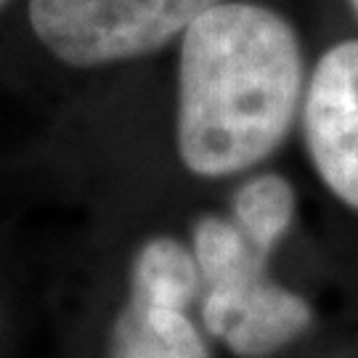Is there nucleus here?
Segmentation results:
<instances>
[{"mask_svg": "<svg viewBox=\"0 0 358 358\" xmlns=\"http://www.w3.org/2000/svg\"><path fill=\"white\" fill-rule=\"evenodd\" d=\"M303 99V53L289 22L255 3H217L183 32L178 152L205 178L263 162Z\"/></svg>", "mask_w": 358, "mask_h": 358, "instance_id": "1", "label": "nucleus"}, {"mask_svg": "<svg viewBox=\"0 0 358 358\" xmlns=\"http://www.w3.org/2000/svg\"><path fill=\"white\" fill-rule=\"evenodd\" d=\"M271 252L236 223L202 217L194 229V260L205 284L202 321L242 358H266L289 345L313 321L300 294L266 276Z\"/></svg>", "mask_w": 358, "mask_h": 358, "instance_id": "2", "label": "nucleus"}, {"mask_svg": "<svg viewBox=\"0 0 358 358\" xmlns=\"http://www.w3.org/2000/svg\"><path fill=\"white\" fill-rule=\"evenodd\" d=\"M217 3L223 0H29V24L56 59L103 66L162 48Z\"/></svg>", "mask_w": 358, "mask_h": 358, "instance_id": "3", "label": "nucleus"}, {"mask_svg": "<svg viewBox=\"0 0 358 358\" xmlns=\"http://www.w3.org/2000/svg\"><path fill=\"white\" fill-rule=\"evenodd\" d=\"M199 289L194 252L176 239L141 247L130 276V303L115 327L112 358H210L186 308Z\"/></svg>", "mask_w": 358, "mask_h": 358, "instance_id": "4", "label": "nucleus"}, {"mask_svg": "<svg viewBox=\"0 0 358 358\" xmlns=\"http://www.w3.org/2000/svg\"><path fill=\"white\" fill-rule=\"evenodd\" d=\"M303 122L319 178L358 213V40L337 43L319 59Z\"/></svg>", "mask_w": 358, "mask_h": 358, "instance_id": "5", "label": "nucleus"}, {"mask_svg": "<svg viewBox=\"0 0 358 358\" xmlns=\"http://www.w3.org/2000/svg\"><path fill=\"white\" fill-rule=\"evenodd\" d=\"M294 189L282 176H257L247 180L234 196V223L263 250L273 247L287 236L294 220Z\"/></svg>", "mask_w": 358, "mask_h": 358, "instance_id": "6", "label": "nucleus"}, {"mask_svg": "<svg viewBox=\"0 0 358 358\" xmlns=\"http://www.w3.org/2000/svg\"><path fill=\"white\" fill-rule=\"evenodd\" d=\"M350 6H353V11L358 13V0H350Z\"/></svg>", "mask_w": 358, "mask_h": 358, "instance_id": "7", "label": "nucleus"}, {"mask_svg": "<svg viewBox=\"0 0 358 358\" xmlns=\"http://www.w3.org/2000/svg\"><path fill=\"white\" fill-rule=\"evenodd\" d=\"M6 3H8V0H0V8H3V6H6Z\"/></svg>", "mask_w": 358, "mask_h": 358, "instance_id": "8", "label": "nucleus"}]
</instances>
